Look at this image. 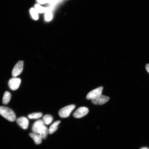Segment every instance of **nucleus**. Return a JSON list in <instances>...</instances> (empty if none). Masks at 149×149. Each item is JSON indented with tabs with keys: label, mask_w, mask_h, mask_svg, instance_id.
Listing matches in <instances>:
<instances>
[{
	"label": "nucleus",
	"mask_w": 149,
	"mask_h": 149,
	"mask_svg": "<svg viewBox=\"0 0 149 149\" xmlns=\"http://www.w3.org/2000/svg\"><path fill=\"white\" fill-rule=\"evenodd\" d=\"M0 115L11 122L15 121L16 119L15 113L9 107L3 106L0 107Z\"/></svg>",
	"instance_id": "nucleus-1"
},
{
	"label": "nucleus",
	"mask_w": 149,
	"mask_h": 149,
	"mask_svg": "<svg viewBox=\"0 0 149 149\" xmlns=\"http://www.w3.org/2000/svg\"><path fill=\"white\" fill-rule=\"evenodd\" d=\"M75 107L74 105H71L63 108L59 111V115L61 118H67L69 117L72 111Z\"/></svg>",
	"instance_id": "nucleus-2"
},
{
	"label": "nucleus",
	"mask_w": 149,
	"mask_h": 149,
	"mask_svg": "<svg viewBox=\"0 0 149 149\" xmlns=\"http://www.w3.org/2000/svg\"><path fill=\"white\" fill-rule=\"evenodd\" d=\"M23 67L24 61H19L15 65L12 71V75L13 78H16L17 76L21 74L23 71Z\"/></svg>",
	"instance_id": "nucleus-3"
},
{
	"label": "nucleus",
	"mask_w": 149,
	"mask_h": 149,
	"mask_svg": "<svg viewBox=\"0 0 149 149\" xmlns=\"http://www.w3.org/2000/svg\"><path fill=\"white\" fill-rule=\"evenodd\" d=\"M109 99L110 98L109 97L102 94L92 99V104L95 105H102L108 102Z\"/></svg>",
	"instance_id": "nucleus-4"
},
{
	"label": "nucleus",
	"mask_w": 149,
	"mask_h": 149,
	"mask_svg": "<svg viewBox=\"0 0 149 149\" xmlns=\"http://www.w3.org/2000/svg\"><path fill=\"white\" fill-rule=\"evenodd\" d=\"M103 87L100 86L89 92L86 96V99L88 100H92L98 96L102 95Z\"/></svg>",
	"instance_id": "nucleus-5"
},
{
	"label": "nucleus",
	"mask_w": 149,
	"mask_h": 149,
	"mask_svg": "<svg viewBox=\"0 0 149 149\" xmlns=\"http://www.w3.org/2000/svg\"><path fill=\"white\" fill-rule=\"evenodd\" d=\"M21 80L20 78H13L8 81V85L9 88L13 90H15L20 87Z\"/></svg>",
	"instance_id": "nucleus-6"
},
{
	"label": "nucleus",
	"mask_w": 149,
	"mask_h": 149,
	"mask_svg": "<svg viewBox=\"0 0 149 149\" xmlns=\"http://www.w3.org/2000/svg\"><path fill=\"white\" fill-rule=\"evenodd\" d=\"M89 112V109L87 107H82L79 108L73 114L75 118L80 119L86 115Z\"/></svg>",
	"instance_id": "nucleus-7"
},
{
	"label": "nucleus",
	"mask_w": 149,
	"mask_h": 149,
	"mask_svg": "<svg viewBox=\"0 0 149 149\" xmlns=\"http://www.w3.org/2000/svg\"><path fill=\"white\" fill-rule=\"evenodd\" d=\"M16 122L19 126L24 129H26L29 125V121L27 118L21 117L16 119Z\"/></svg>",
	"instance_id": "nucleus-8"
},
{
	"label": "nucleus",
	"mask_w": 149,
	"mask_h": 149,
	"mask_svg": "<svg viewBox=\"0 0 149 149\" xmlns=\"http://www.w3.org/2000/svg\"><path fill=\"white\" fill-rule=\"evenodd\" d=\"M45 125L43 121L42 120H38L36 121L34 123L33 126H32V130L34 133H38V132L39 130L42 127V126Z\"/></svg>",
	"instance_id": "nucleus-9"
},
{
	"label": "nucleus",
	"mask_w": 149,
	"mask_h": 149,
	"mask_svg": "<svg viewBox=\"0 0 149 149\" xmlns=\"http://www.w3.org/2000/svg\"><path fill=\"white\" fill-rule=\"evenodd\" d=\"M49 129L45 125L43 126L39 130L38 133L40 135L42 139L45 140L47 138Z\"/></svg>",
	"instance_id": "nucleus-10"
},
{
	"label": "nucleus",
	"mask_w": 149,
	"mask_h": 149,
	"mask_svg": "<svg viewBox=\"0 0 149 149\" xmlns=\"http://www.w3.org/2000/svg\"><path fill=\"white\" fill-rule=\"evenodd\" d=\"M30 136L34 140L36 144L39 145L42 142V139L38 133H30L29 134Z\"/></svg>",
	"instance_id": "nucleus-11"
},
{
	"label": "nucleus",
	"mask_w": 149,
	"mask_h": 149,
	"mask_svg": "<svg viewBox=\"0 0 149 149\" xmlns=\"http://www.w3.org/2000/svg\"><path fill=\"white\" fill-rule=\"evenodd\" d=\"M34 8L38 13H46L47 11H51V8L50 7H43L38 4H35Z\"/></svg>",
	"instance_id": "nucleus-12"
},
{
	"label": "nucleus",
	"mask_w": 149,
	"mask_h": 149,
	"mask_svg": "<svg viewBox=\"0 0 149 149\" xmlns=\"http://www.w3.org/2000/svg\"><path fill=\"white\" fill-rule=\"evenodd\" d=\"M60 123V121H58L53 123L50 127L49 129V133L50 134H52L57 131L58 128V126Z\"/></svg>",
	"instance_id": "nucleus-13"
},
{
	"label": "nucleus",
	"mask_w": 149,
	"mask_h": 149,
	"mask_svg": "<svg viewBox=\"0 0 149 149\" xmlns=\"http://www.w3.org/2000/svg\"><path fill=\"white\" fill-rule=\"evenodd\" d=\"M11 94L9 92H5L3 98V103L4 105H7L11 100Z\"/></svg>",
	"instance_id": "nucleus-14"
},
{
	"label": "nucleus",
	"mask_w": 149,
	"mask_h": 149,
	"mask_svg": "<svg viewBox=\"0 0 149 149\" xmlns=\"http://www.w3.org/2000/svg\"><path fill=\"white\" fill-rule=\"evenodd\" d=\"M42 120L44 124L49 125L52 122L53 120V118L50 115L47 114L43 116Z\"/></svg>",
	"instance_id": "nucleus-15"
},
{
	"label": "nucleus",
	"mask_w": 149,
	"mask_h": 149,
	"mask_svg": "<svg viewBox=\"0 0 149 149\" xmlns=\"http://www.w3.org/2000/svg\"><path fill=\"white\" fill-rule=\"evenodd\" d=\"M42 113H34L29 114L28 117L30 119H38L42 117Z\"/></svg>",
	"instance_id": "nucleus-16"
},
{
	"label": "nucleus",
	"mask_w": 149,
	"mask_h": 149,
	"mask_svg": "<svg viewBox=\"0 0 149 149\" xmlns=\"http://www.w3.org/2000/svg\"><path fill=\"white\" fill-rule=\"evenodd\" d=\"M30 13L31 16L33 19L35 20H38V13L36 11L35 8H31L30 10Z\"/></svg>",
	"instance_id": "nucleus-17"
},
{
	"label": "nucleus",
	"mask_w": 149,
	"mask_h": 149,
	"mask_svg": "<svg viewBox=\"0 0 149 149\" xmlns=\"http://www.w3.org/2000/svg\"><path fill=\"white\" fill-rule=\"evenodd\" d=\"M44 18L46 21L49 22L51 21L52 19L53 14L51 11H49L45 13L44 15Z\"/></svg>",
	"instance_id": "nucleus-18"
},
{
	"label": "nucleus",
	"mask_w": 149,
	"mask_h": 149,
	"mask_svg": "<svg viewBox=\"0 0 149 149\" xmlns=\"http://www.w3.org/2000/svg\"><path fill=\"white\" fill-rule=\"evenodd\" d=\"M49 0H37L38 3L41 4H45L48 2Z\"/></svg>",
	"instance_id": "nucleus-19"
},
{
	"label": "nucleus",
	"mask_w": 149,
	"mask_h": 149,
	"mask_svg": "<svg viewBox=\"0 0 149 149\" xmlns=\"http://www.w3.org/2000/svg\"><path fill=\"white\" fill-rule=\"evenodd\" d=\"M146 69L147 71L149 73V64H147L146 65Z\"/></svg>",
	"instance_id": "nucleus-20"
},
{
	"label": "nucleus",
	"mask_w": 149,
	"mask_h": 149,
	"mask_svg": "<svg viewBox=\"0 0 149 149\" xmlns=\"http://www.w3.org/2000/svg\"><path fill=\"white\" fill-rule=\"evenodd\" d=\"M141 149H148V148H146V147H144V148H142Z\"/></svg>",
	"instance_id": "nucleus-21"
}]
</instances>
